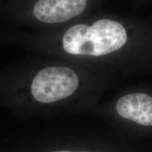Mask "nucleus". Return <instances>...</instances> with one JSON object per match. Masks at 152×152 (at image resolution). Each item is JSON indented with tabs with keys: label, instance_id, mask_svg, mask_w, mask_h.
<instances>
[{
	"label": "nucleus",
	"instance_id": "4",
	"mask_svg": "<svg viewBox=\"0 0 152 152\" xmlns=\"http://www.w3.org/2000/svg\"><path fill=\"white\" fill-rule=\"evenodd\" d=\"M52 152H90V151H66V150H62V151H55Z\"/></svg>",
	"mask_w": 152,
	"mask_h": 152
},
{
	"label": "nucleus",
	"instance_id": "5",
	"mask_svg": "<svg viewBox=\"0 0 152 152\" xmlns=\"http://www.w3.org/2000/svg\"><path fill=\"white\" fill-rule=\"evenodd\" d=\"M3 2H4V0H0V11H1V8H2Z\"/></svg>",
	"mask_w": 152,
	"mask_h": 152
},
{
	"label": "nucleus",
	"instance_id": "3",
	"mask_svg": "<svg viewBox=\"0 0 152 152\" xmlns=\"http://www.w3.org/2000/svg\"><path fill=\"white\" fill-rule=\"evenodd\" d=\"M119 116L144 127H152V96L134 92L120 97L115 104Z\"/></svg>",
	"mask_w": 152,
	"mask_h": 152
},
{
	"label": "nucleus",
	"instance_id": "1",
	"mask_svg": "<svg viewBox=\"0 0 152 152\" xmlns=\"http://www.w3.org/2000/svg\"><path fill=\"white\" fill-rule=\"evenodd\" d=\"M58 60L35 61L20 67L13 78V87L39 104L73 98L84 91L87 77L77 64Z\"/></svg>",
	"mask_w": 152,
	"mask_h": 152
},
{
	"label": "nucleus",
	"instance_id": "2",
	"mask_svg": "<svg viewBox=\"0 0 152 152\" xmlns=\"http://www.w3.org/2000/svg\"><path fill=\"white\" fill-rule=\"evenodd\" d=\"M94 0H6L7 16L37 30H51L87 16Z\"/></svg>",
	"mask_w": 152,
	"mask_h": 152
}]
</instances>
